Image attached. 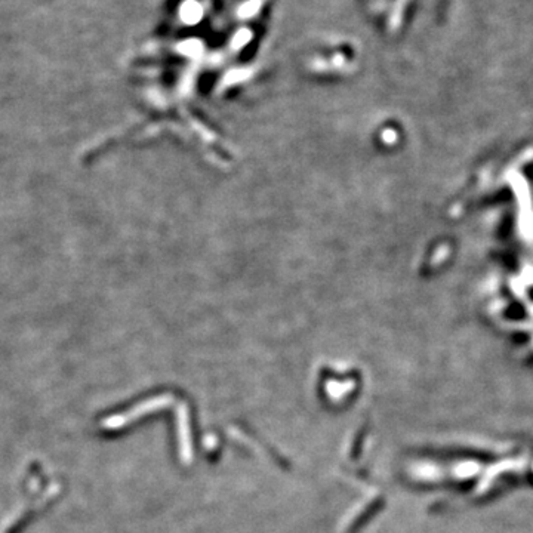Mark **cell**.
Here are the masks:
<instances>
[{"mask_svg":"<svg viewBox=\"0 0 533 533\" xmlns=\"http://www.w3.org/2000/svg\"><path fill=\"white\" fill-rule=\"evenodd\" d=\"M180 431H181V456L182 460L187 462L189 460L191 461V439H190L189 416H187V412H185V409H182V414H181Z\"/></svg>","mask_w":533,"mask_h":533,"instance_id":"6da1fadb","label":"cell"}]
</instances>
